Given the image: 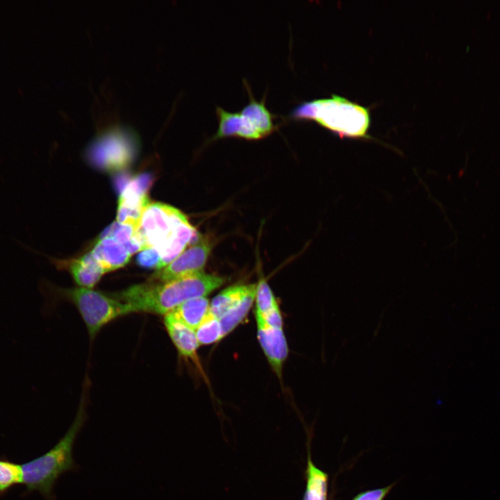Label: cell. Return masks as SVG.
Here are the masks:
<instances>
[{
    "instance_id": "obj_7",
    "label": "cell",
    "mask_w": 500,
    "mask_h": 500,
    "mask_svg": "<svg viewBox=\"0 0 500 500\" xmlns=\"http://www.w3.org/2000/svg\"><path fill=\"white\" fill-rule=\"evenodd\" d=\"M257 335L260 346L272 367L281 377L283 363L288 354V343L283 329L274 328L256 312Z\"/></svg>"
},
{
    "instance_id": "obj_14",
    "label": "cell",
    "mask_w": 500,
    "mask_h": 500,
    "mask_svg": "<svg viewBox=\"0 0 500 500\" xmlns=\"http://www.w3.org/2000/svg\"><path fill=\"white\" fill-rule=\"evenodd\" d=\"M150 203L149 197L142 198L119 197L117 222L135 230L138 227L144 209Z\"/></svg>"
},
{
    "instance_id": "obj_4",
    "label": "cell",
    "mask_w": 500,
    "mask_h": 500,
    "mask_svg": "<svg viewBox=\"0 0 500 500\" xmlns=\"http://www.w3.org/2000/svg\"><path fill=\"white\" fill-rule=\"evenodd\" d=\"M187 221L186 216L173 206L159 202L149 203L135 230L133 239L141 251L148 248L158 251L174 239L180 226Z\"/></svg>"
},
{
    "instance_id": "obj_2",
    "label": "cell",
    "mask_w": 500,
    "mask_h": 500,
    "mask_svg": "<svg viewBox=\"0 0 500 500\" xmlns=\"http://www.w3.org/2000/svg\"><path fill=\"white\" fill-rule=\"evenodd\" d=\"M85 400H81L73 423L56 444L44 455L21 465L22 483L28 491H38L46 500H55L53 489L60 476L78 469L73 448L87 417Z\"/></svg>"
},
{
    "instance_id": "obj_11",
    "label": "cell",
    "mask_w": 500,
    "mask_h": 500,
    "mask_svg": "<svg viewBox=\"0 0 500 500\" xmlns=\"http://www.w3.org/2000/svg\"><path fill=\"white\" fill-rule=\"evenodd\" d=\"M69 270L76 283L85 288H92L105 273L91 252L72 261Z\"/></svg>"
},
{
    "instance_id": "obj_5",
    "label": "cell",
    "mask_w": 500,
    "mask_h": 500,
    "mask_svg": "<svg viewBox=\"0 0 500 500\" xmlns=\"http://www.w3.org/2000/svg\"><path fill=\"white\" fill-rule=\"evenodd\" d=\"M64 294L77 308L91 338L110 322L133 312L124 302L92 288H75Z\"/></svg>"
},
{
    "instance_id": "obj_24",
    "label": "cell",
    "mask_w": 500,
    "mask_h": 500,
    "mask_svg": "<svg viewBox=\"0 0 500 500\" xmlns=\"http://www.w3.org/2000/svg\"><path fill=\"white\" fill-rule=\"evenodd\" d=\"M265 324L270 327L277 329H283V319L278 308L275 306L270 310L262 315Z\"/></svg>"
},
{
    "instance_id": "obj_3",
    "label": "cell",
    "mask_w": 500,
    "mask_h": 500,
    "mask_svg": "<svg viewBox=\"0 0 500 500\" xmlns=\"http://www.w3.org/2000/svg\"><path fill=\"white\" fill-rule=\"evenodd\" d=\"M291 117L315 120L341 138H371L367 134L370 124L368 109L336 94L305 101L294 109Z\"/></svg>"
},
{
    "instance_id": "obj_13",
    "label": "cell",
    "mask_w": 500,
    "mask_h": 500,
    "mask_svg": "<svg viewBox=\"0 0 500 500\" xmlns=\"http://www.w3.org/2000/svg\"><path fill=\"white\" fill-rule=\"evenodd\" d=\"M209 308L208 299L206 297H199L184 302L171 313L182 323L195 331L209 312Z\"/></svg>"
},
{
    "instance_id": "obj_16",
    "label": "cell",
    "mask_w": 500,
    "mask_h": 500,
    "mask_svg": "<svg viewBox=\"0 0 500 500\" xmlns=\"http://www.w3.org/2000/svg\"><path fill=\"white\" fill-rule=\"evenodd\" d=\"M250 286L251 284L237 285L224 289L212 299L209 312L219 319L240 301Z\"/></svg>"
},
{
    "instance_id": "obj_20",
    "label": "cell",
    "mask_w": 500,
    "mask_h": 500,
    "mask_svg": "<svg viewBox=\"0 0 500 500\" xmlns=\"http://www.w3.org/2000/svg\"><path fill=\"white\" fill-rule=\"evenodd\" d=\"M153 182L150 174L143 173L131 178L119 194V197L142 198L148 197L147 192Z\"/></svg>"
},
{
    "instance_id": "obj_23",
    "label": "cell",
    "mask_w": 500,
    "mask_h": 500,
    "mask_svg": "<svg viewBox=\"0 0 500 500\" xmlns=\"http://www.w3.org/2000/svg\"><path fill=\"white\" fill-rule=\"evenodd\" d=\"M393 484L385 488L365 491L357 494L352 500H383L393 487Z\"/></svg>"
},
{
    "instance_id": "obj_8",
    "label": "cell",
    "mask_w": 500,
    "mask_h": 500,
    "mask_svg": "<svg viewBox=\"0 0 500 500\" xmlns=\"http://www.w3.org/2000/svg\"><path fill=\"white\" fill-rule=\"evenodd\" d=\"M218 128L214 139L237 136L247 140L262 138L250 118L242 110L231 112L219 106L216 108Z\"/></svg>"
},
{
    "instance_id": "obj_6",
    "label": "cell",
    "mask_w": 500,
    "mask_h": 500,
    "mask_svg": "<svg viewBox=\"0 0 500 500\" xmlns=\"http://www.w3.org/2000/svg\"><path fill=\"white\" fill-rule=\"evenodd\" d=\"M211 249L210 242L199 238L165 268L157 271L149 281L166 282L203 272Z\"/></svg>"
},
{
    "instance_id": "obj_15",
    "label": "cell",
    "mask_w": 500,
    "mask_h": 500,
    "mask_svg": "<svg viewBox=\"0 0 500 500\" xmlns=\"http://www.w3.org/2000/svg\"><path fill=\"white\" fill-rule=\"evenodd\" d=\"M256 288L257 285L251 284L240 301L219 319L222 338L230 333L246 317L255 299Z\"/></svg>"
},
{
    "instance_id": "obj_10",
    "label": "cell",
    "mask_w": 500,
    "mask_h": 500,
    "mask_svg": "<svg viewBox=\"0 0 500 500\" xmlns=\"http://www.w3.org/2000/svg\"><path fill=\"white\" fill-rule=\"evenodd\" d=\"M164 324L178 353L182 356L195 360L199 346L195 331L182 323L171 312L165 315Z\"/></svg>"
},
{
    "instance_id": "obj_17",
    "label": "cell",
    "mask_w": 500,
    "mask_h": 500,
    "mask_svg": "<svg viewBox=\"0 0 500 500\" xmlns=\"http://www.w3.org/2000/svg\"><path fill=\"white\" fill-rule=\"evenodd\" d=\"M328 476L317 467L310 456L306 469V489L303 500H327Z\"/></svg>"
},
{
    "instance_id": "obj_9",
    "label": "cell",
    "mask_w": 500,
    "mask_h": 500,
    "mask_svg": "<svg viewBox=\"0 0 500 500\" xmlns=\"http://www.w3.org/2000/svg\"><path fill=\"white\" fill-rule=\"evenodd\" d=\"M91 253L105 273L124 266L131 256L124 245L112 238L99 239Z\"/></svg>"
},
{
    "instance_id": "obj_22",
    "label": "cell",
    "mask_w": 500,
    "mask_h": 500,
    "mask_svg": "<svg viewBox=\"0 0 500 500\" xmlns=\"http://www.w3.org/2000/svg\"><path fill=\"white\" fill-rule=\"evenodd\" d=\"M159 260V253L153 248L142 250L137 257L138 265L146 268H157Z\"/></svg>"
},
{
    "instance_id": "obj_12",
    "label": "cell",
    "mask_w": 500,
    "mask_h": 500,
    "mask_svg": "<svg viewBox=\"0 0 500 500\" xmlns=\"http://www.w3.org/2000/svg\"><path fill=\"white\" fill-rule=\"evenodd\" d=\"M244 84L249 94V102L241 110L250 118L262 138L272 133L277 126L274 124L273 115L267 108L265 100L260 101L256 100L247 83L245 82Z\"/></svg>"
},
{
    "instance_id": "obj_21",
    "label": "cell",
    "mask_w": 500,
    "mask_h": 500,
    "mask_svg": "<svg viewBox=\"0 0 500 500\" xmlns=\"http://www.w3.org/2000/svg\"><path fill=\"white\" fill-rule=\"evenodd\" d=\"M255 299L256 312L261 315L278 305L270 287L264 279H260L257 285Z\"/></svg>"
},
{
    "instance_id": "obj_18",
    "label": "cell",
    "mask_w": 500,
    "mask_h": 500,
    "mask_svg": "<svg viewBox=\"0 0 500 500\" xmlns=\"http://www.w3.org/2000/svg\"><path fill=\"white\" fill-rule=\"evenodd\" d=\"M199 345L215 343L222 338L219 319L208 313L205 319L195 330Z\"/></svg>"
},
{
    "instance_id": "obj_1",
    "label": "cell",
    "mask_w": 500,
    "mask_h": 500,
    "mask_svg": "<svg viewBox=\"0 0 500 500\" xmlns=\"http://www.w3.org/2000/svg\"><path fill=\"white\" fill-rule=\"evenodd\" d=\"M224 282V277L203 272L166 282L149 281L112 296L128 305L133 312L165 315L184 302L206 297Z\"/></svg>"
},
{
    "instance_id": "obj_19",
    "label": "cell",
    "mask_w": 500,
    "mask_h": 500,
    "mask_svg": "<svg viewBox=\"0 0 500 500\" xmlns=\"http://www.w3.org/2000/svg\"><path fill=\"white\" fill-rule=\"evenodd\" d=\"M21 465L6 459H0V494L6 492L15 485L22 483Z\"/></svg>"
}]
</instances>
